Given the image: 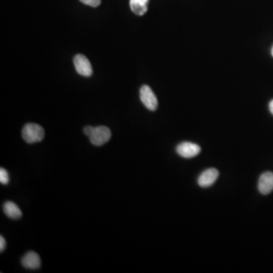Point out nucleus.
Listing matches in <instances>:
<instances>
[{
    "instance_id": "nucleus-1",
    "label": "nucleus",
    "mask_w": 273,
    "mask_h": 273,
    "mask_svg": "<svg viewBox=\"0 0 273 273\" xmlns=\"http://www.w3.org/2000/svg\"><path fill=\"white\" fill-rule=\"evenodd\" d=\"M84 133L88 136L92 144L98 147L106 144L112 136L110 129L105 126H86L84 128Z\"/></svg>"
},
{
    "instance_id": "nucleus-2",
    "label": "nucleus",
    "mask_w": 273,
    "mask_h": 273,
    "mask_svg": "<svg viewBox=\"0 0 273 273\" xmlns=\"http://www.w3.org/2000/svg\"><path fill=\"white\" fill-rule=\"evenodd\" d=\"M23 139L28 144H34L42 141L45 136L43 127L35 123H28L24 125L21 132Z\"/></svg>"
},
{
    "instance_id": "nucleus-3",
    "label": "nucleus",
    "mask_w": 273,
    "mask_h": 273,
    "mask_svg": "<svg viewBox=\"0 0 273 273\" xmlns=\"http://www.w3.org/2000/svg\"><path fill=\"white\" fill-rule=\"evenodd\" d=\"M140 101L149 110L155 111L157 109L158 101L156 95L150 86L144 85L140 90Z\"/></svg>"
},
{
    "instance_id": "nucleus-4",
    "label": "nucleus",
    "mask_w": 273,
    "mask_h": 273,
    "mask_svg": "<svg viewBox=\"0 0 273 273\" xmlns=\"http://www.w3.org/2000/svg\"><path fill=\"white\" fill-rule=\"evenodd\" d=\"M74 65L77 72L82 76H91L93 74V68L90 61L85 55L78 54L74 58Z\"/></svg>"
},
{
    "instance_id": "nucleus-5",
    "label": "nucleus",
    "mask_w": 273,
    "mask_h": 273,
    "mask_svg": "<svg viewBox=\"0 0 273 273\" xmlns=\"http://www.w3.org/2000/svg\"><path fill=\"white\" fill-rule=\"evenodd\" d=\"M201 151V147L191 142H183L182 144H178L176 147L177 154L180 156L187 159L197 156Z\"/></svg>"
},
{
    "instance_id": "nucleus-6",
    "label": "nucleus",
    "mask_w": 273,
    "mask_h": 273,
    "mask_svg": "<svg viewBox=\"0 0 273 273\" xmlns=\"http://www.w3.org/2000/svg\"><path fill=\"white\" fill-rule=\"evenodd\" d=\"M258 189L263 195L270 194L273 190V172L266 171L259 177Z\"/></svg>"
},
{
    "instance_id": "nucleus-7",
    "label": "nucleus",
    "mask_w": 273,
    "mask_h": 273,
    "mask_svg": "<svg viewBox=\"0 0 273 273\" xmlns=\"http://www.w3.org/2000/svg\"><path fill=\"white\" fill-rule=\"evenodd\" d=\"M219 175H220V172L216 169H208L200 175L199 178H198V184L202 188L210 187L216 182V180L219 178Z\"/></svg>"
},
{
    "instance_id": "nucleus-8",
    "label": "nucleus",
    "mask_w": 273,
    "mask_h": 273,
    "mask_svg": "<svg viewBox=\"0 0 273 273\" xmlns=\"http://www.w3.org/2000/svg\"><path fill=\"white\" fill-rule=\"evenodd\" d=\"M21 264L24 268L28 270H37L40 267L41 260L40 256L36 252L30 251L23 256L21 259Z\"/></svg>"
},
{
    "instance_id": "nucleus-9",
    "label": "nucleus",
    "mask_w": 273,
    "mask_h": 273,
    "mask_svg": "<svg viewBox=\"0 0 273 273\" xmlns=\"http://www.w3.org/2000/svg\"><path fill=\"white\" fill-rule=\"evenodd\" d=\"M3 211L9 218L17 220L22 216V213L20 208L15 203L7 201L3 205Z\"/></svg>"
},
{
    "instance_id": "nucleus-10",
    "label": "nucleus",
    "mask_w": 273,
    "mask_h": 273,
    "mask_svg": "<svg viewBox=\"0 0 273 273\" xmlns=\"http://www.w3.org/2000/svg\"><path fill=\"white\" fill-rule=\"evenodd\" d=\"M149 0H130V7L136 16H144L148 10Z\"/></svg>"
},
{
    "instance_id": "nucleus-11",
    "label": "nucleus",
    "mask_w": 273,
    "mask_h": 273,
    "mask_svg": "<svg viewBox=\"0 0 273 273\" xmlns=\"http://www.w3.org/2000/svg\"><path fill=\"white\" fill-rule=\"evenodd\" d=\"M0 182L2 185H8L9 182V173L5 169H0Z\"/></svg>"
},
{
    "instance_id": "nucleus-12",
    "label": "nucleus",
    "mask_w": 273,
    "mask_h": 273,
    "mask_svg": "<svg viewBox=\"0 0 273 273\" xmlns=\"http://www.w3.org/2000/svg\"><path fill=\"white\" fill-rule=\"evenodd\" d=\"M82 3L90 5L91 7H98L101 4V0H80Z\"/></svg>"
},
{
    "instance_id": "nucleus-13",
    "label": "nucleus",
    "mask_w": 273,
    "mask_h": 273,
    "mask_svg": "<svg viewBox=\"0 0 273 273\" xmlns=\"http://www.w3.org/2000/svg\"><path fill=\"white\" fill-rule=\"evenodd\" d=\"M5 246H6V242H5V239L2 236L0 237V251H2L5 250Z\"/></svg>"
},
{
    "instance_id": "nucleus-14",
    "label": "nucleus",
    "mask_w": 273,
    "mask_h": 273,
    "mask_svg": "<svg viewBox=\"0 0 273 273\" xmlns=\"http://www.w3.org/2000/svg\"><path fill=\"white\" fill-rule=\"evenodd\" d=\"M269 108H270V113L273 115V100L271 101V102H270V105H269Z\"/></svg>"
},
{
    "instance_id": "nucleus-15",
    "label": "nucleus",
    "mask_w": 273,
    "mask_h": 273,
    "mask_svg": "<svg viewBox=\"0 0 273 273\" xmlns=\"http://www.w3.org/2000/svg\"><path fill=\"white\" fill-rule=\"evenodd\" d=\"M271 54H272V55H273V48H272Z\"/></svg>"
}]
</instances>
